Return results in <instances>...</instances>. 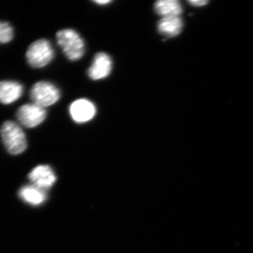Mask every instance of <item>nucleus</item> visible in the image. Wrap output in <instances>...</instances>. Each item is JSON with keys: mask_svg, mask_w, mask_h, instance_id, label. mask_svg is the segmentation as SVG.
<instances>
[{"mask_svg": "<svg viewBox=\"0 0 253 253\" xmlns=\"http://www.w3.org/2000/svg\"><path fill=\"white\" fill-rule=\"evenodd\" d=\"M23 92L22 84L16 81L0 82V102L10 104L17 101Z\"/></svg>", "mask_w": 253, "mask_h": 253, "instance_id": "obj_9", "label": "nucleus"}, {"mask_svg": "<svg viewBox=\"0 0 253 253\" xmlns=\"http://www.w3.org/2000/svg\"><path fill=\"white\" fill-rule=\"evenodd\" d=\"M56 39L66 57L71 61H78L85 52V45L81 36L73 29L61 30L56 33Z\"/></svg>", "mask_w": 253, "mask_h": 253, "instance_id": "obj_2", "label": "nucleus"}, {"mask_svg": "<svg viewBox=\"0 0 253 253\" xmlns=\"http://www.w3.org/2000/svg\"><path fill=\"white\" fill-rule=\"evenodd\" d=\"M28 177L34 183L35 186L42 189L51 187L56 180L52 169L49 166L44 165L35 168L30 173Z\"/></svg>", "mask_w": 253, "mask_h": 253, "instance_id": "obj_8", "label": "nucleus"}, {"mask_svg": "<svg viewBox=\"0 0 253 253\" xmlns=\"http://www.w3.org/2000/svg\"><path fill=\"white\" fill-rule=\"evenodd\" d=\"M30 95L33 104L44 109L56 104L61 97V93L57 86L46 81L36 83L32 86Z\"/></svg>", "mask_w": 253, "mask_h": 253, "instance_id": "obj_4", "label": "nucleus"}, {"mask_svg": "<svg viewBox=\"0 0 253 253\" xmlns=\"http://www.w3.org/2000/svg\"><path fill=\"white\" fill-rule=\"evenodd\" d=\"M70 115L75 122H89L94 118L96 109L94 104L89 100L81 99L73 101L69 108Z\"/></svg>", "mask_w": 253, "mask_h": 253, "instance_id": "obj_6", "label": "nucleus"}, {"mask_svg": "<svg viewBox=\"0 0 253 253\" xmlns=\"http://www.w3.org/2000/svg\"><path fill=\"white\" fill-rule=\"evenodd\" d=\"M26 56L31 67L41 68L44 67L52 61L54 57V51L49 41L38 40L28 48Z\"/></svg>", "mask_w": 253, "mask_h": 253, "instance_id": "obj_3", "label": "nucleus"}, {"mask_svg": "<svg viewBox=\"0 0 253 253\" xmlns=\"http://www.w3.org/2000/svg\"><path fill=\"white\" fill-rule=\"evenodd\" d=\"M19 195L23 201L33 206L42 204L46 197L44 190L35 185L24 186L20 191Z\"/></svg>", "mask_w": 253, "mask_h": 253, "instance_id": "obj_12", "label": "nucleus"}, {"mask_svg": "<svg viewBox=\"0 0 253 253\" xmlns=\"http://www.w3.org/2000/svg\"><path fill=\"white\" fill-rule=\"evenodd\" d=\"M189 3L190 4L193 5V6H201L208 4V1H205V0H190Z\"/></svg>", "mask_w": 253, "mask_h": 253, "instance_id": "obj_14", "label": "nucleus"}, {"mask_svg": "<svg viewBox=\"0 0 253 253\" xmlns=\"http://www.w3.org/2000/svg\"><path fill=\"white\" fill-rule=\"evenodd\" d=\"M14 30L9 23L0 21V43L5 44L12 41Z\"/></svg>", "mask_w": 253, "mask_h": 253, "instance_id": "obj_13", "label": "nucleus"}, {"mask_svg": "<svg viewBox=\"0 0 253 253\" xmlns=\"http://www.w3.org/2000/svg\"><path fill=\"white\" fill-rule=\"evenodd\" d=\"M94 2L99 5H105L109 4L111 1L110 0H96V1H94Z\"/></svg>", "mask_w": 253, "mask_h": 253, "instance_id": "obj_15", "label": "nucleus"}, {"mask_svg": "<svg viewBox=\"0 0 253 253\" xmlns=\"http://www.w3.org/2000/svg\"><path fill=\"white\" fill-rule=\"evenodd\" d=\"M46 116L45 109L33 103L23 105L16 113L18 123L27 128L40 126L45 120Z\"/></svg>", "mask_w": 253, "mask_h": 253, "instance_id": "obj_5", "label": "nucleus"}, {"mask_svg": "<svg viewBox=\"0 0 253 253\" xmlns=\"http://www.w3.org/2000/svg\"><path fill=\"white\" fill-rule=\"evenodd\" d=\"M183 21L179 16L162 18L158 23V32L163 36L173 38L180 34Z\"/></svg>", "mask_w": 253, "mask_h": 253, "instance_id": "obj_10", "label": "nucleus"}, {"mask_svg": "<svg viewBox=\"0 0 253 253\" xmlns=\"http://www.w3.org/2000/svg\"><path fill=\"white\" fill-rule=\"evenodd\" d=\"M113 62L111 56L104 52L95 55L92 64L88 69V76L93 81L104 79L111 74Z\"/></svg>", "mask_w": 253, "mask_h": 253, "instance_id": "obj_7", "label": "nucleus"}, {"mask_svg": "<svg viewBox=\"0 0 253 253\" xmlns=\"http://www.w3.org/2000/svg\"><path fill=\"white\" fill-rule=\"evenodd\" d=\"M155 11L163 18L179 16L182 13V6L177 0H161L156 1Z\"/></svg>", "mask_w": 253, "mask_h": 253, "instance_id": "obj_11", "label": "nucleus"}, {"mask_svg": "<svg viewBox=\"0 0 253 253\" xmlns=\"http://www.w3.org/2000/svg\"><path fill=\"white\" fill-rule=\"evenodd\" d=\"M1 140L8 152L11 155H19L26 151L27 139L26 134L17 123L6 121L0 129Z\"/></svg>", "mask_w": 253, "mask_h": 253, "instance_id": "obj_1", "label": "nucleus"}]
</instances>
